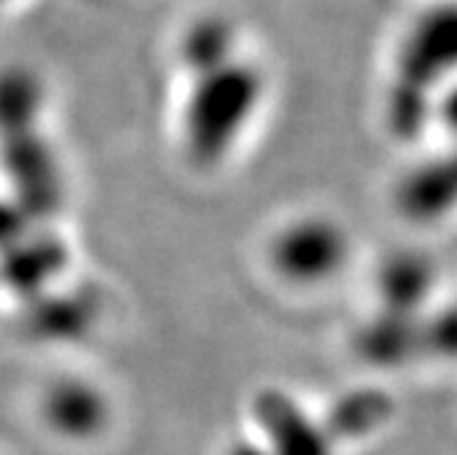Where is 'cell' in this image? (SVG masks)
Returning a JSON list of instances; mask_svg holds the SVG:
<instances>
[{"label":"cell","instance_id":"6da1fadb","mask_svg":"<svg viewBox=\"0 0 457 455\" xmlns=\"http://www.w3.org/2000/svg\"><path fill=\"white\" fill-rule=\"evenodd\" d=\"M258 411L271 455H328V439L290 400L266 395Z\"/></svg>","mask_w":457,"mask_h":455},{"label":"cell","instance_id":"7a4b0ae2","mask_svg":"<svg viewBox=\"0 0 457 455\" xmlns=\"http://www.w3.org/2000/svg\"><path fill=\"white\" fill-rule=\"evenodd\" d=\"M45 417L53 431L63 434L66 439H91L107 423V406L96 390L66 382L50 390L45 400Z\"/></svg>","mask_w":457,"mask_h":455},{"label":"cell","instance_id":"3957f363","mask_svg":"<svg viewBox=\"0 0 457 455\" xmlns=\"http://www.w3.org/2000/svg\"><path fill=\"white\" fill-rule=\"evenodd\" d=\"M228 455H271L266 444H253V442H238Z\"/></svg>","mask_w":457,"mask_h":455}]
</instances>
